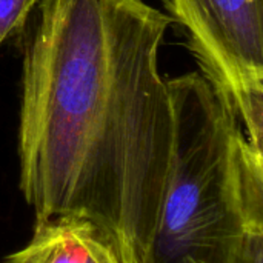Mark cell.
I'll list each match as a JSON object with an SVG mask.
<instances>
[{"label":"cell","instance_id":"6da1fadb","mask_svg":"<svg viewBox=\"0 0 263 263\" xmlns=\"http://www.w3.org/2000/svg\"><path fill=\"white\" fill-rule=\"evenodd\" d=\"M171 23L145 0H37L17 34L20 191L35 219H89L123 263L148 260L170 174Z\"/></svg>","mask_w":263,"mask_h":263},{"label":"cell","instance_id":"277c9868","mask_svg":"<svg viewBox=\"0 0 263 263\" xmlns=\"http://www.w3.org/2000/svg\"><path fill=\"white\" fill-rule=\"evenodd\" d=\"M5 263H123L109 239L86 217L35 219L29 242Z\"/></svg>","mask_w":263,"mask_h":263},{"label":"cell","instance_id":"7a4b0ae2","mask_svg":"<svg viewBox=\"0 0 263 263\" xmlns=\"http://www.w3.org/2000/svg\"><path fill=\"white\" fill-rule=\"evenodd\" d=\"M174 145L146 263H236L263 227V151L200 72L168 80Z\"/></svg>","mask_w":263,"mask_h":263},{"label":"cell","instance_id":"8992f818","mask_svg":"<svg viewBox=\"0 0 263 263\" xmlns=\"http://www.w3.org/2000/svg\"><path fill=\"white\" fill-rule=\"evenodd\" d=\"M236 263H263V227L253 228L245 234Z\"/></svg>","mask_w":263,"mask_h":263},{"label":"cell","instance_id":"3957f363","mask_svg":"<svg viewBox=\"0 0 263 263\" xmlns=\"http://www.w3.org/2000/svg\"><path fill=\"white\" fill-rule=\"evenodd\" d=\"M202 76L263 151V0H165Z\"/></svg>","mask_w":263,"mask_h":263},{"label":"cell","instance_id":"5b68a950","mask_svg":"<svg viewBox=\"0 0 263 263\" xmlns=\"http://www.w3.org/2000/svg\"><path fill=\"white\" fill-rule=\"evenodd\" d=\"M37 0H0V45L23 28Z\"/></svg>","mask_w":263,"mask_h":263}]
</instances>
